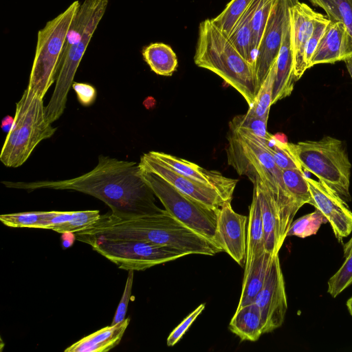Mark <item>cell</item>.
Returning a JSON list of instances; mask_svg holds the SVG:
<instances>
[{"label":"cell","instance_id":"obj_1","mask_svg":"<svg viewBox=\"0 0 352 352\" xmlns=\"http://www.w3.org/2000/svg\"><path fill=\"white\" fill-rule=\"evenodd\" d=\"M6 187L32 191L38 189L68 190L94 197L106 204L111 214L133 218L162 212L155 194L144 181L139 163L100 155L89 172L63 180L31 182H2Z\"/></svg>","mask_w":352,"mask_h":352},{"label":"cell","instance_id":"obj_2","mask_svg":"<svg viewBox=\"0 0 352 352\" xmlns=\"http://www.w3.org/2000/svg\"><path fill=\"white\" fill-rule=\"evenodd\" d=\"M228 164L239 175H245L254 184L263 183L272 197L280 219L283 241L300 209L287 190L282 170L276 164L265 140L244 129H230L227 135Z\"/></svg>","mask_w":352,"mask_h":352},{"label":"cell","instance_id":"obj_3","mask_svg":"<svg viewBox=\"0 0 352 352\" xmlns=\"http://www.w3.org/2000/svg\"><path fill=\"white\" fill-rule=\"evenodd\" d=\"M102 234L108 240L148 241L179 250L187 255L213 256L222 252L166 210L157 214L126 219L110 214L103 222Z\"/></svg>","mask_w":352,"mask_h":352},{"label":"cell","instance_id":"obj_4","mask_svg":"<svg viewBox=\"0 0 352 352\" xmlns=\"http://www.w3.org/2000/svg\"><path fill=\"white\" fill-rule=\"evenodd\" d=\"M194 62L220 76L252 106L258 91L254 65L241 56L211 19L199 23Z\"/></svg>","mask_w":352,"mask_h":352},{"label":"cell","instance_id":"obj_5","mask_svg":"<svg viewBox=\"0 0 352 352\" xmlns=\"http://www.w3.org/2000/svg\"><path fill=\"white\" fill-rule=\"evenodd\" d=\"M288 145L304 171L314 174L346 203L351 201L349 188L352 165L343 141L327 135L318 140Z\"/></svg>","mask_w":352,"mask_h":352},{"label":"cell","instance_id":"obj_6","mask_svg":"<svg viewBox=\"0 0 352 352\" xmlns=\"http://www.w3.org/2000/svg\"><path fill=\"white\" fill-rule=\"evenodd\" d=\"M14 119L0 153V161L9 168L23 165L36 146L56 131L47 118L43 98L28 88L16 104Z\"/></svg>","mask_w":352,"mask_h":352},{"label":"cell","instance_id":"obj_7","mask_svg":"<svg viewBox=\"0 0 352 352\" xmlns=\"http://www.w3.org/2000/svg\"><path fill=\"white\" fill-rule=\"evenodd\" d=\"M74 1L63 12L38 30L35 55L27 88L43 98L56 81L61 65L67 37L80 8Z\"/></svg>","mask_w":352,"mask_h":352},{"label":"cell","instance_id":"obj_8","mask_svg":"<svg viewBox=\"0 0 352 352\" xmlns=\"http://www.w3.org/2000/svg\"><path fill=\"white\" fill-rule=\"evenodd\" d=\"M141 170L143 179L168 213L221 250L217 237L218 210L184 195L158 175L142 167Z\"/></svg>","mask_w":352,"mask_h":352},{"label":"cell","instance_id":"obj_9","mask_svg":"<svg viewBox=\"0 0 352 352\" xmlns=\"http://www.w3.org/2000/svg\"><path fill=\"white\" fill-rule=\"evenodd\" d=\"M92 249L124 270L142 271L187 254L175 248L140 241L87 239Z\"/></svg>","mask_w":352,"mask_h":352},{"label":"cell","instance_id":"obj_10","mask_svg":"<svg viewBox=\"0 0 352 352\" xmlns=\"http://www.w3.org/2000/svg\"><path fill=\"white\" fill-rule=\"evenodd\" d=\"M107 6L101 7L85 31L65 47L55 87L49 102L45 106L46 116L51 124L59 119L64 113L67 95L72 87L75 74L91 37L105 13Z\"/></svg>","mask_w":352,"mask_h":352},{"label":"cell","instance_id":"obj_11","mask_svg":"<svg viewBox=\"0 0 352 352\" xmlns=\"http://www.w3.org/2000/svg\"><path fill=\"white\" fill-rule=\"evenodd\" d=\"M254 302L261 313L263 333L272 332L283 324L287 300L278 254L274 255L265 283Z\"/></svg>","mask_w":352,"mask_h":352},{"label":"cell","instance_id":"obj_12","mask_svg":"<svg viewBox=\"0 0 352 352\" xmlns=\"http://www.w3.org/2000/svg\"><path fill=\"white\" fill-rule=\"evenodd\" d=\"M298 1L277 0L272 10L254 62L258 90L278 56L289 9Z\"/></svg>","mask_w":352,"mask_h":352},{"label":"cell","instance_id":"obj_13","mask_svg":"<svg viewBox=\"0 0 352 352\" xmlns=\"http://www.w3.org/2000/svg\"><path fill=\"white\" fill-rule=\"evenodd\" d=\"M248 219V217L232 209L231 201H225L217 210L219 245L241 267H244L246 259Z\"/></svg>","mask_w":352,"mask_h":352},{"label":"cell","instance_id":"obj_14","mask_svg":"<svg viewBox=\"0 0 352 352\" xmlns=\"http://www.w3.org/2000/svg\"><path fill=\"white\" fill-rule=\"evenodd\" d=\"M314 206L329 222L339 242L352 232V211L347 203L327 186L310 177H306Z\"/></svg>","mask_w":352,"mask_h":352},{"label":"cell","instance_id":"obj_15","mask_svg":"<svg viewBox=\"0 0 352 352\" xmlns=\"http://www.w3.org/2000/svg\"><path fill=\"white\" fill-rule=\"evenodd\" d=\"M149 154L176 173L200 184L216 190L226 201H231L238 179L224 176L214 170H207L197 164L170 154L150 151Z\"/></svg>","mask_w":352,"mask_h":352},{"label":"cell","instance_id":"obj_16","mask_svg":"<svg viewBox=\"0 0 352 352\" xmlns=\"http://www.w3.org/2000/svg\"><path fill=\"white\" fill-rule=\"evenodd\" d=\"M141 167L163 178L184 195L214 209L219 210L226 201L214 189L200 184L166 166L149 153H144L139 162Z\"/></svg>","mask_w":352,"mask_h":352},{"label":"cell","instance_id":"obj_17","mask_svg":"<svg viewBox=\"0 0 352 352\" xmlns=\"http://www.w3.org/2000/svg\"><path fill=\"white\" fill-rule=\"evenodd\" d=\"M318 13L307 3L299 1L289 9L290 40L296 81L298 80L308 69L305 60L306 47L313 32L315 20Z\"/></svg>","mask_w":352,"mask_h":352},{"label":"cell","instance_id":"obj_18","mask_svg":"<svg viewBox=\"0 0 352 352\" xmlns=\"http://www.w3.org/2000/svg\"><path fill=\"white\" fill-rule=\"evenodd\" d=\"M274 78L272 89V104L289 96L296 82L294 74V58L290 40L289 15L283 30V35L278 56L272 65Z\"/></svg>","mask_w":352,"mask_h":352},{"label":"cell","instance_id":"obj_19","mask_svg":"<svg viewBox=\"0 0 352 352\" xmlns=\"http://www.w3.org/2000/svg\"><path fill=\"white\" fill-rule=\"evenodd\" d=\"M346 59L344 25L341 21H331L311 57L309 69L318 64H333Z\"/></svg>","mask_w":352,"mask_h":352},{"label":"cell","instance_id":"obj_20","mask_svg":"<svg viewBox=\"0 0 352 352\" xmlns=\"http://www.w3.org/2000/svg\"><path fill=\"white\" fill-rule=\"evenodd\" d=\"M255 185L258 190L264 231V247L265 251L278 254L284 241L281 237L278 212L275 202L266 186L256 181Z\"/></svg>","mask_w":352,"mask_h":352},{"label":"cell","instance_id":"obj_21","mask_svg":"<svg viewBox=\"0 0 352 352\" xmlns=\"http://www.w3.org/2000/svg\"><path fill=\"white\" fill-rule=\"evenodd\" d=\"M130 322V318L114 325L103 327L65 349V352H107L121 341Z\"/></svg>","mask_w":352,"mask_h":352},{"label":"cell","instance_id":"obj_22","mask_svg":"<svg viewBox=\"0 0 352 352\" xmlns=\"http://www.w3.org/2000/svg\"><path fill=\"white\" fill-rule=\"evenodd\" d=\"M274 255L263 251L244 270L241 294L237 308L254 302L265 283Z\"/></svg>","mask_w":352,"mask_h":352},{"label":"cell","instance_id":"obj_23","mask_svg":"<svg viewBox=\"0 0 352 352\" xmlns=\"http://www.w3.org/2000/svg\"><path fill=\"white\" fill-rule=\"evenodd\" d=\"M265 250L261 200L258 188L254 185L252 201L249 206L247 225V254L244 270L249 267L255 257Z\"/></svg>","mask_w":352,"mask_h":352},{"label":"cell","instance_id":"obj_24","mask_svg":"<svg viewBox=\"0 0 352 352\" xmlns=\"http://www.w3.org/2000/svg\"><path fill=\"white\" fill-rule=\"evenodd\" d=\"M230 330L241 341L255 342L263 334L261 313L255 302L236 309L229 324Z\"/></svg>","mask_w":352,"mask_h":352},{"label":"cell","instance_id":"obj_25","mask_svg":"<svg viewBox=\"0 0 352 352\" xmlns=\"http://www.w3.org/2000/svg\"><path fill=\"white\" fill-rule=\"evenodd\" d=\"M259 1L260 0H254L252 2L228 36L241 56L253 65L255 56L252 47V19Z\"/></svg>","mask_w":352,"mask_h":352},{"label":"cell","instance_id":"obj_26","mask_svg":"<svg viewBox=\"0 0 352 352\" xmlns=\"http://www.w3.org/2000/svg\"><path fill=\"white\" fill-rule=\"evenodd\" d=\"M142 56L151 69L157 75L170 76L176 71V54L168 45L153 43L142 50Z\"/></svg>","mask_w":352,"mask_h":352},{"label":"cell","instance_id":"obj_27","mask_svg":"<svg viewBox=\"0 0 352 352\" xmlns=\"http://www.w3.org/2000/svg\"><path fill=\"white\" fill-rule=\"evenodd\" d=\"M282 174L285 184L298 208L306 204L314 206L305 171L299 168H290L282 170Z\"/></svg>","mask_w":352,"mask_h":352},{"label":"cell","instance_id":"obj_28","mask_svg":"<svg viewBox=\"0 0 352 352\" xmlns=\"http://www.w3.org/2000/svg\"><path fill=\"white\" fill-rule=\"evenodd\" d=\"M52 211L25 212L0 215V221L11 228H49Z\"/></svg>","mask_w":352,"mask_h":352},{"label":"cell","instance_id":"obj_29","mask_svg":"<svg viewBox=\"0 0 352 352\" xmlns=\"http://www.w3.org/2000/svg\"><path fill=\"white\" fill-rule=\"evenodd\" d=\"M254 0H231L212 23L227 36L234 25Z\"/></svg>","mask_w":352,"mask_h":352},{"label":"cell","instance_id":"obj_30","mask_svg":"<svg viewBox=\"0 0 352 352\" xmlns=\"http://www.w3.org/2000/svg\"><path fill=\"white\" fill-rule=\"evenodd\" d=\"M274 78V67L272 65L267 77L261 85L252 106L245 113L251 117L262 118L269 116L272 105V89Z\"/></svg>","mask_w":352,"mask_h":352},{"label":"cell","instance_id":"obj_31","mask_svg":"<svg viewBox=\"0 0 352 352\" xmlns=\"http://www.w3.org/2000/svg\"><path fill=\"white\" fill-rule=\"evenodd\" d=\"M328 222L324 216L317 209L300 217L291 223L287 236H295L306 238L317 233L323 223Z\"/></svg>","mask_w":352,"mask_h":352},{"label":"cell","instance_id":"obj_32","mask_svg":"<svg viewBox=\"0 0 352 352\" xmlns=\"http://www.w3.org/2000/svg\"><path fill=\"white\" fill-rule=\"evenodd\" d=\"M277 0H260L252 16V47L254 54L258 49L267 20Z\"/></svg>","mask_w":352,"mask_h":352},{"label":"cell","instance_id":"obj_33","mask_svg":"<svg viewBox=\"0 0 352 352\" xmlns=\"http://www.w3.org/2000/svg\"><path fill=\"white\" fill-rule=\"evenodd\" d=\"M101 214L98 210L72 211L69 220L52 230L61 234L75 233L96 223Z\"/></svg>","mask_w":352,"mask_h":352},{"label":"cell","instance_id":"obj_34","mask_svg":"<svg viewBox=\"0 0 352 352\" xmlns=\"http://www.w3.org/2000/svg\"><path fill=\"white\" fill-rule=\"evenodd\" d=\"M268 116L256 118L246 114L238 115L230 120L229 128L244 129L252 132L259 138L268 140L272 136L267 130Z\"/></svg>","mask_w":352,"mask_h":352},{"label":"cell","instance_id":"obj_35","mask_svg":"<svg viewBox=\"0 0 352 352\" xmlns=\"http://www.w3.org/2000/svg\"><path fill=\"white\" fill-rule=\"evenodd\" d=\"M270 152L276 164L281 170L290 168L302 169L300 165L292 154L287 142H282L276 139L274 135L265 140Z\"/></svg>","mask_w":352,"mask_h":352},{"label":"cell","instance_id":"obj_36","mask_svg":"<svg viewBox=\"0 0 352 352\" xmlns=\"http://www.w3.org/2000/svg\"><path fill=\"white\" fill-rule=\"evenodd\" d=\"M327 292L337 297L345 289L352 285V253L345 257L339 270L329 279Z\"/></svg>","mask_w":352,"mask_h":352},{"label":"cell","instance_id":"obj_37","mask_svg":"<svg viewBox=\"0 0 352 352\" xmlns=\"http://www.w3.org/2000/svg\"><path fill=\"white\" fill-rule=\"evenodd\" d=\"M346 30V59L352 57V0H333Z\"/></svg>","mask_w":352,"mask_h":352},{"label":"cell","instance_id":"obj_38","mask_svg":"<svg viewBox=\"0 0 352 352\" xmlns=\"http://www.w3.org/2000/svg\"><path fill=\"white\" fill-rule=\"evenodd\" d=\"M330 22L331 20L328 18V16H324L321 13H318L316 18L314 28L311 36L307 44L305 51V60L308 69L311 57Z\"/></svg>","mask_w":352,"mask_h":352},{"label":"cell","instance_id":"obj_39","mask_svg":"<svg viewBox=\"0 0 352 352\" xmlns=\"http://www.w3.org/2000/svg\"><path fill=\"white\" fill-rule=\"evenodd\" d=\"M205 309V304H201L194 311L190 313L182 322L170 333L166 340L168 346H174L187 331L196 318Z\"/></svg>","mask_w":352,"mask_h":352},{"label":"cell","instance_id":"obj_40","mask_svg":"<svg viewBox=\"0 0 352 352\" xmlns=\"http://www.w3.org/2000/svg\"><path fill=\"white\" fill-rule=\"evenodd\" d=\"M133 280V270H129L122 296L116 311L111 325H114L117 323H119L126 318L125 316L127 311L128 304L131 295Z\"/></svg>","mask_w":352,"mask_h":352},{"label":"cell","instance_id":"obj_41","mask_svg":"<svg viewBox=\"0 0 352 352\" xmlns=\"http://www.w3.org/2000/svg\"><path fill=\"white\" fill-rule=\"evenodd\" d=\"M72 88L78 102L82 106L89 107L95 102L97 92L96 88L91 85L85 82H73Z\"/></svg>","mask_w":352,"mask_h":352},{"label":"cell","instance_id":"obj_42","mask_svg":"<svg viewBox=\"0 0 352 352\" xmlns=\"http://www.w3.org/2000/svg\"><path fill=\"white\" fill-rule=\"evenodd\" d=\"M318 1L320 2V7L324 10L327 16L331 21H341L339 12L333 0Z\"/></svg>","mask_w":352,"mask_h":352},{"label":"cell","instance_id":"obj_43","mask_svg":"<svg viewBox=\"0 0 352 352\" xmlns=\"http://www.w3.org/2000/svg\"><path fill=\"white\" fill-rule=\"evenodd\" d=\"M14 120V117L10 116L4 117L1 121V129L8 133L12 126Z\"/></svg>","mask_w":352,"mask_h":352},{"label":"cell","instance_id":"obj_44","mask_svg":"<svg viewBox=\"0 0 352 352\" xmlns=\"http://www.w3.org/2000/svg\"><path fill=\"white\" fill-rule=\"evenodd\" d=\"M352 253V236L343 246V254L344 257H346L348 255Z\"/></svg>","mask_w":352,"mask_h":352},{"label":"cell","instance_id":"obj_45","mask_svg":"<svg viewBox=\"0 0 352 352\" xmlns=\"http://www.w3.org/2000/svg\"><path fill=\"white\" fill-rule=\"evenodd\" d=\"M344 63L349 74L352 80V57L346 59Z\"/></svg>","mask_w":352,"mask_h":352},{"label":"cell","instance_id":"obj_46","mask_svg":"<svg viewBox=\"0 0 352 352\" xmlns=\"http://www.w3.org/2000/svg\"><path fill=\"white\" fill-rule=\"evenodd\" d=\"M346 307L349 314L352 316V296L346 301Z\"/></svg>","mask_w":352,"mask_h":352},{"label":"cell","instance_id":"obj_47","mask_svg":"<svg viewBox=\"0 0 352 352\" xmlns=\"http://www.w3.org/2000/svg\"><path fill=\"white\" fill-rule=\"evenodd\" d=\"M314 6L320 7V2L318 0H309Z\"/></svg>","mask_w":352,"mask_h":352}]
</instances>
